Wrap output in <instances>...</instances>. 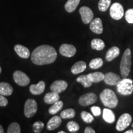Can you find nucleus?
<instances>
[{"mask_svg":"<svg viewBox=\"0 0 133 133\" xmlns=\"http://www.w3.org/2000/svg\"><path fill=\"white\" fill-rule=\"evenodd\" d=\"M45 89V83L40 81L37 84H31L30 86V91L33 95H39L44 92Z\"/></svg>","mask_w":133,"mask_h":133,"instance_id":"2eb2a0df","label":"nucleus"},{"mask_svg":"<svg viewBox=\"0 0 133 133\" xmlns=\"http://www.w3.org/2000/svg\"><path fill=\"white\" fill-rule=\"evenodd\" d=\"M4 132V129H3L2 126L0 124V133H3Z\"/></svg>","mask_w":133,"mask_h":133,"instance_id":"58836bf2","label":"nucleus"},{"mask_svg":"<svg viewBox=\"0 0 133 133\" xmlns=\"http://www.w3.org/2000/svg\"><path fill=\"white\" fill-rule=\"evenodd\" d=\"M61 118L67 119V118H72L75 116V111L72 109H68L63 110L61 113Z\"/></svg>","mask_w":133,"mask_h":133,"instance_id":"cd10ccee","label":"nucleus"},{"mask_svg":"<svg viewBox=\"0 0 133 133\" xmlns=\"http://www.w3.org/2000/svg\"><path fill=\"white\" fill-rule=\"evenodd\" d=\"M59 94L54 92H48L46 94L45 96H44V101L46 104H53L54 103L59 101Z\"/></svg>","mask_w":133,"mask_h":133,"instance_id":"412c9836","label":"nucleus"},{"mask_svg":"<svg viewBox=\"0 0 133 133\" xmlns=\"http://www.w3.org/2000/svg\"><path fill=\"white\" fill-rule=\"evenodd\" d=\"M14 50L17 54L23 59H27L30 56V51L27 48L21 45V44H16L14 46Z\"/></svg>","mask_w":133,"mask_h":133,"instance_id":"f3484780","label":"nucleus"},{"mask_svg":"<svg viewBox=\"0 0 133 133\" xmlns=\"http://www.w3.org/2000/svg\"><path fill=\"white\" fill-rule=\"evenodd\" d=\"M131 66V51L129 48L126 49L123 54L120 63V73L123 78L129 75Z\"/></svg>","mask_w":133,"mask_h":133,"instance_id":"7ed1b4c3","label":"nucleus"},{"mask_svg":"<svg viewBox=\"0 0 133 133\" xmlns=\"http://www.w3.org/2000/svg\"><path fill=\"white\" fill-rule=\"evenodd\" d=\"M63 106H64V104H63L62 101H58L53 104V105L49 109V113L51 115L56 114L57 113L61 110L62 109Z\"/></svg>","mask_w":133,"mask_h":133,"instance_id":"bb28decb","label":"nucleus"},{"mask_svg":"<svg viewBox=\"0 0 133 133\" xmlns=\"http://www.w3.org/2000/svg\"><path fill=\"white\" fill-rule=\"evenodd\" d=\"M13 78L18 85L21 86H27L30 81L29 76L25 73L19 70L14 71V74H13Z\"/></svg>","mask_w":133,"mask_h":133,"instance_id":"6e6552de","label":"nucleus"},{"mask_svg":"<svg viewBox=\"0 0 133 133\" xmlns=\"http://www.w3.org/2000/svg\"><path fill=\"white\" fill-rule=\"evenodd\" d=\"M86 69V64L84 61H78L71 66V71L73 74L77 75L83 72Z\"/></svg>","mask_w":133,"mask_h":133,"instance_id":"6ab92c4d","label":"nucleus"},{"mask_svg":"<svg viewBox=\"0 0 133 133\" xmlns=\"http://www.w3.org/2000/svg\"><path fill=\"white\" fill-rule=\"evenodd\" d=\"M76 49L74 46L69 44H63L59 48V52L63 56L71 57L75 54Z\"/></svg>","mask_w":133,"mask_h":133,"instance_id":"9b49d317","label":"nucleus"},{"mask_svg":"<svg viewBox=\"0 0 133 133\" xmlns=\"http://www.w3.org/2000/svg\"><path fill=\"white\" fill-rule=\"evenodd\" d=\"M104 82L108 85H116L121 80V78L117 74L113 72H108L104 75Z\"/></svg>","mask_w":133,"mask_h":133,"instance_id":"ddd939ff","label":"nucleus"},{"mask_svg":"<svg viewBox=\"0 0 133 133\" xmlns=\"http://www.w3.org/2000/svg\"><path fill=\"white\" fill-rule=\"evenodd\" d=\"M68 83L64 80H57L55 81L51 85L50 89L52 92L60 94L64 92L67 88Z\"/></svg>","mask_w":133,"mask_h":133,"instance_id":"f8f14e48","label":"nucleus"},{"mask_svg":"<svg viewBox=\"0 0 133 133\" xmlns=\"http://www.w3.org/2000/svg\"><path fill=\"white\" fill-rule=\"evenodd\" d=\"M79 14L81 15L83 22L85 24H88L92 21L94 14L90 8L87 6H83L79 9Z\"/></svg>","mask_w":133,"mask_h":133,"instance_id":"9d476101","label":"nucleus"},{"mask_svg":"<svg viewBox=\"0 0 133 133\" xmlns=\"http://www.w3.org/2000/svg\"><path fill=\"white\" fill-rule=\"evenodd\" d=\"M112 0H99L98 3V8L102 12H105L109 9Z\"/></svg>","mask_w":133,"mask_h":133,"instance_id":"c756f323","label":"nucleus"},{"mask_svg":"<svg viewBox=\"0 0 133 133\" xmlns=\"http://www.w3.org/2000/svg\"><path fill=\"white\" fill-rule=\"evenodd\" d=\"M8 104V101L4 96L0 94V107H5Z\"/></svg>","mask_w":133,"mask_h":133,"instance_id":"e433bc0d","label":"nucleus"},{"mask_svg":"<svg viewBox=\"0 0 133 133\" xmlns=\"http://www.w3.org/2000/svg\"><path fill=\"white\" fill-rule=\"evenodd\" d=\"M38 109L37 103L34 99L26 100L24 106V114L27 118L32 117L36 114Z\"/></svg>","mask_w":133,"mask_h":133,"instance_id":"39448f33","label":"nucleus"},{"mask_svg":"<svg viewBox=\"0 0 133 133\" xmlns=\"http://www.w3.org/2000/svg\"><path fill=\"white\" fill-rule=\"evenodd\" d=\"M91 30L96 34H101L103 31L102 22L100 18H96L91 22L89 25Z\"/></svg>","mask_w":133,"mask_h":133,"instance_id":"4468645a","label":"nucleus"},{"mask_svg":"<svg viewBox=\"0 0 133 133\" xmlns=\"http://www.w3.org/2000/svg\"><path fill=\"white\" fill-rule=\"evenodd\" d=\"M57 54L54 47L49 45H41L34 49L31 60L34 64L43 65L52 64L57 59Z\"/></svg>","mask_w":133,"mask_h":133,"instance_id":"f257e3e1","label":"nucleus"},{"mask_svg":"<svg viewBox=\"0 0 133 133\" xmlns=\"http://www.w3.org/2000/svg\"><path fill=\"white\" fill-rule=\"evenodd\" d=\"M125 19L129 24H133V8L127 10L125 13Z\"/></svg>","mask_w":133,"mask_h":133,"instance_id":"f704fd0d","label":"nucleus"},{"mask_svg":"<svg viewBox=\"0 0 133 133\" xmlns=\"http://www.w3.org/2000/svg\"><path fill=\"white\" fill-rule=\"evenodd\" d=\"M132 128H133V123H132Z\"/></svg>","mask_w":133,"mask_h":133,"instance_id":"37998d69","label":"nucleus"},{"mask_svg":"<svg viewBox=\"0 0 133 133\" xmlns=\"http://www.w3.org/2000/svg\"><path fill=\"white\" fill-rule=\"evenodd\" d=\"M89 76V79L92 83H99L104 80V75L102 74V72H94V73H91L88 75Z\"/></svg>","mask_w":133,"mask_h":133,"instance_id":"393cba45","label":"nucleus"},{"mask_svg":"<svg viewBox=\"0 0 133 133\" xmlns=\"http://www.w3.org/2000/svg\"><path fill=\"white\" fill-rule=\"evenodd\" d=\"M132 117L129 114H123L119 118L116 123V129L118 131H122L127 128L131 124Z\"/></svg>","mask_w":133,"mask_h":133,"instance_id":"0eeeda50","label":"nucleus"},{"mask_svg":"<svg viewBox=\"0 0 133 133\" xmlns=\"http://www.w3.org/2000/svg\"><path fill=\"white\" fill-rule=\"evenodd\" d=\"M116 89L119 94L123 96L131 95L133 92V80L124 78L116 84Z\"/></svg>","mask_w":133,"mask_h":133,"instance_id":"20e7f679","label":"nucleus"},{"mask_svg":"<svg viewBox=\"0 0 133 133\" xmlns=\"http://www.w3.org/2000/svg\"><path fill=\"white\" fill-rule=\"evenodd\" d=\"M66 127H67L68 130L71 132H77L79 129V124L74 121H69L66 124Z\"/></svg>","mask_w":133,"mask_h":133,"instance_id":"2f4dec72","label":"nucleus"},{"mask_svg":"<svg viewBox=\"0 0 133 133\" xmlns=\"http://www.w3.org/2000/svg\"><path fill=\"white\" fill-rule=\"evenodd\" d=\"M97 96L93 92H88L83 94L79 98L78 102L81 106H88L94 104L97 101Z\"/></svg>","mask_w":133,"mask_h":133,"instance_id":"1a4fd4ad","label":"nucleus"},{"mask_svg":"<svg viewBox=\"0 0 133 133\" xmlns=\"http://www.w3.org/2000/svg\"><path fill=\"white\" fill-rule=\"evenodd\" d=\"M124 132L125 133H133V130H132V129H129V130H128V131H125Z\"/></svg>","mask_w":133,"mask_h":133,"instance_id":"ea45409f","label":"nucleus"},{"mask_svg":"<svg viewBox=\"0 0 133 133\" xmlns=\"http://www.w3.org/2000/svg\"><path fill=\"white\" fill-rule=\"evenodd\" d=\"M81 116L83 120L87 123H91L94 121V117L92 115L85 111H83L81 113Z\"/></svg>","mask_w":133,"mask_h":133,"instance_id":"473e14b6","label":"nucleus"},{"mask_svg":"<svg viewBox=\"0 0 133 133\" xmlns=\"http://www.w3.org/2000/svg\"><path fill=\"white\" fill-rule=\"evenodd\" d=\"M1 67L0 66V74H1Z\"/></svg>","mask_w":133,"mask_h":133,"instance_id":"79ce46f5","label":"nucleus"},{"mask_svg":"<svg viewBox=\"0 0 133 133\" xmlns=\"http://www.w3.org/2000/svg\"><path fill=\"white\" fill-rule=\"evenodd\" d=\"M13 88L9 83L6 82L0 83V94L4 96H11L12 94Z\"/></svg>","mask_w":133,"mask_h":133,"instance_id":"aec40b11","label":"nucleus"},{"mask_svg":"<svg viewBox=\"0 0 133 133\" xmlns=\"http://www.w3.org/2000/svg\"><path fill=\"white\" fill-rule=\"evenodd\" d=\"M91 48L96 51H102L105 48V43L102 39L94 38L91 41Z\"/></svg>","mask_w":133,"mask_h":133,"instance_id":"b1692460","label":"nucleus"},{"mask_svg":"<svg viewBox=\"0 0 133 133\" xmlns=\"http://www.w3.org/2000/svg\"><path fill=\"white\" fill-rule=\"evenodd\" d=\"M58 133H65V131H59V132H58Z\"/></svg>","mask_w":133,"mask_h":133,"instance_id":"a19ab883","label":"nucleus"},{"mask_svg":"<svg viewBox=\"0 0 133 133\" xmlns=\"http://www.w3.org/2000/svg\"><path fill=\"white\" fill-rule=\"evenodd\" d=\"M103 118L108 123H113L115 121V115L112 110L104 109L103 110Z\"/></svg>","mask_w":133,"mask_h":133,"instance_id":"4be33fe9","label":"nucleus"},{"mask_svg":"<svg viewBox=\"0 0 133 133\" xmlns=\"http://www.w3.org/2000/svg\"><path fill=\"white\" fill-rule=\"evenodd\" d=\"M100 99L105 107L114 109L117 106L118 100L112 89H105L100 94Z\"/></svg>","mask_w":133,"mask_h":133,"instance_id":"f03ea898","label":"nucleus"},{"mask_svg":"<svg viewBox=\"0 0 133 133\" xmlns=\"http://www.w3.org/2000/svg\"><path fill=\"white\" fill-rule=\"evenodd\" d=\"M76 81L78 83H80L82 84V85L84 88H89L92 84V82L89 79V76L88 75H83L79 76L76 78Z\"/></svg>","mask_w":133,"mask_h":133,"instance_id":"a878e982","label":"nucleus"},{"mask_svg":"<svg viewBox=\"0 0 133 133\" xmlns=\"http://www.w3.org/2000/svg\"><path fill=\"white\" fill-rule=\"evenodd\" d=\"M96 131H94V129H92L91 127L88 126L84 129V133H95Z\"/></svg>","mask_w":133,"mask_h":133,"instance_id":"4c0bfd02","label":"nucleus"},{"mask_svg":"<svg viewBox=\"0 0 133 133\" xmlns=\"http://www.w3.org/2000/svg\"><path fill=\"white\" fill-rule=\"evenodd\" d=\"M110 15L112 19L116 21L121 19L123 17L124 9L119 3H115L110 8Z\"/></svg>","mask_w":133,"mask_h":133,"instance_id":"423d86ee","label":"nucleus"},{"mask_svg":"<svg viewBox=\"0 0 133 133\" xmlns=\"http://www.w3.org/2000/svg\"><path fill=\"white\" fill-rule=\"evenodd\" d=\"M119 53H120V51L119 48L116 46H114L108 50L106 53L105 59L108 62H111L119 56Z\"/></svg>","mask_w":133,"mask_h":133,"instance_id":"a211bd4d","label":"nucleus"},{"mask_svg":"<svg viewBox=\"0 0 133 133\" xmlns=\"http://www.w3.org/2000/svg\"><path fill=\"white\" fill-rule=\"evenodd\" d=\"M103 60L101 58L98 57L91 60L89 63V67L92 69H97L101 68L103 65Z\"/></svg>","mask_w":133,"mask_h":133,"instance_id":"c85d7f7f","label":"nucleus"},{"mask_svg":"<svg viewBox=\"0 0 133 133\" xmlns=\"http://www.w3.org/2000/svg\"><path fill=\"white\" fill-rule=\"evenodd\" d=\"M21 127L17 123H12L8 127V133H20L21 132Z\"/></svg>","mask_w":133,"mask_h":133,"instance_id":"7c9ffc66","label":"nucleus"},{"mask_svg":"<svg viewBox=\"0 0 133 133\" xmlns=\"http://www.w3.org/2000/svg\"><path fill=\"white\" fill-rule=\"evenodd\" d=\"M80 2V0H68L65 4V9L66 12L71 13L75 11Z\"/></svg>","mask_w":133,"mask_h":133,"instance_id":"5701e85b","label":"nucleus"},{"mask_svg":"<svg viewBox=\"0 0 133 133\" xmlns=\"http://www.w3.org/2000/svg\"><path fill=\"white\" fill-rule=\"evenodd\" d=\"M91 112H92V114L96 116H99L101 114V108L99 107H97V106H94V107H91Z\"/></svg>","mask_w":133,"mask_h":133,"instance_id":"c9c22d12","label":"nucleus"},{"mask_svg":"<svg viewBox=\"0 0 133 133\" xmlns=\"http://www.w3.org/2000/svg\"><path fill=\"white\" fill-rule=\"evenodd\" d=\"M43 128H44V123L41 121H36L33 124V130L36 133L41 132Z\"/></svg>","mask_w":133,"mask_h":133,"instance_id":"72a5a7b5","label":"nucleus"},{"mask_svg":"<svg viewBox=\"0 0 133 133\" xmlns=\"http://www.w3.org/2000/svg\"><path fill=\"white\" fill-rule=\"evenodd\" d=\"M62 123V119L59 116H54L51 118L48 122L47 129L49 131H52L57 129Z\"/></svg>","mask_w":133,"mask_h":133,"instance_id":"dca6fc26","label":"nucleus"}]
</instances>
